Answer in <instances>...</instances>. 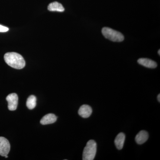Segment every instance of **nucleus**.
Returning a JSON list of instances; mask_svg holds the SVG:
<instances>
[{"label":"nucleus","mask_w":160,"mask_h":160,"mask_svg":"<svg viewBox=\"0 0 160 160\" xmlns=\"http://www.w3.org/2000/svg\"><path fill=\"white\" fill-rule=\"evenodd\" d=\"M158 53L159 54V55H160V50H159L158 51Z\"/></svg>","instance_id":"2eb2a0df"},{"label":"nucleus","mask_w":160,"mask_h":160,"mask_svg":"<svg viewBox=\"0 0 160 160\" xmlns=\"http://www.w3.org/2000/svg\"><path fill=\"white\" fill-rule=\"evenodd\" d=\"M97 145L93 140L88 141L86 147L83 150L82 159L83 160H93L94 159L97 152Z\"/></svg>","instance_id":"f03ea898"},{"label":"nucleus","mask_w":160,"mask_h":160,"mask_svg":"<svg viewBox=\"0 0 160 160\" xmlns=\"http://www.w3.org/2000/svg\"><path fill=\"white\" fill-rule=\"evenodd\" d=\"M4 60L7 65L16 69H23L26 65L22 56L17 52H7L4 55Z\"/></svg>","instance_id":"f257e3e1"},{"label":"nucleus","mask_w":160,"mask_h":160,"mask_svg":"<svg viewBox=\"0 0 160 160\" xmlns=\"http://www.w3.org/2000/svg\"><path fill=\"white\" fill-rule=\"evenodd\" d=\"M158 101L159 102H160V94H159L158 96Z\"/></svg>","instance_id":"4468645a"},{"label":"nucleus","mask_w":160,"mask_h":160,"mask_svg":"<svg viewBox=\"0 0 160 160\" xmlns=\"http://www.w3.org/2000/svg\"><path fill=\"white\" fill-rule=\"evenodd\" d=\"M57 120V117L54 114L49 113L44 116L41 121L40 123L43 125H48L55 122Z\"/></svg>","instance_id":"6e6552de"},{"label":"nucleus","mask_w":160,"mask_h":160,"mask_svg":"<svg viewBox=\"0 0 160 160\" xmlns=\"http://www.w3.org/2000/svg\"><path fill=\"white\" fill-rule=\"evenodd\" d=\"M9 28L0 25V32H4L9 31Z\"/></svg>","instance_id":"ddd939ff"},{"label":"nucleus","mask_w":160,"mask_h":160,"mask_svg":"<svg viewBox=\"0 0 160 160\" xmlns=\"http://www.w3.org/2000/svg\"><path fill=\"white\" fill-rule=\"evenodd\" d=\"M138 63L142 66L149 68H155L157 66V64L154 61L148 58H140L138 60Z\"/></svg>","instance_id":"1a4fd4ad"},{"label":"nucleus","mask_w":160,"mask_h":160,"mask_svg":"<svg viewBox=\"0 0 160 160\" xmlns=\"http://www.w3.org/2000/svg\"><path fill=\"white\" fill-rule=\"evenodd\" d=\"M10 145L9 141L4 137H0V155L5 157L9 153Z\"/></svg>","instance_id":"39448f33"},{"label":"nucleus","mask_w":160,"mask_h":160,"mask_svg":"<svg viewBox=\"0 0 160 160\" xmlns=\"http://www.w3.org/2000/svg\"><path fill=\"white\" fill-rule=\"evenodd\" d=\"M48 9L50 11H58L62 12L65 10L64 7L61 3L55 2L49 4Z\"/></svg>","instance_id":"9b49d317"},{"label":"nucleus","mask_w":160,"mask_h":160,"mask_svg":"<svg viewBox=\"0 0 160 160\" xmlns=\"http://www.w3.org/2000/svg\"><path fill=\"white\" fill-rule=\"evenodd\" d=\"M125 139L126 135L123 132H120L116 137L114 141L115 145L119 150H121L122 149Z\"/></svg>","instance_id":"9d476101"},{"label":"nucleus","mask_w":160,"mask_h":160,"mask_svg":"<svg viewBox=\"0 0 160 160\" xmlns=\"http://www.w3.org/2000/svg\"><path fill=\"white\" fill-rule=\"evenodd\" d=\"M102 33L105 38L114 42H122L124 37L122 33L108 27H104L102 29Z\"/></svg>","instance_id":"7ed1b4c3"},{"label":"nucleus","mask_w":160,"mask_h":160,"mask_svg":"<svg viewBox=\"0 0 160 160\" xmlns=\"http://www.w3.org/2000/svg\"><path fill=\"white\" fill-rule=\"evenodd\" d=\"M8 103V108L10 111H14L17 109L18 102V98L16 93H12L8 95L6 98Z\"/></svg>","instance_id":"20e7f679"},{"label":"nucleus","mask_w":160,"mask_h":160,"mask_svg":"<svg viewBox=\"0 0 160 160\" xmlns=\"http://www.w3.org/2000/svg\"><path fill=\"white\" fill-rule=\"evenodd\" d=\"M92 113V109L90 106L87 105H83L79 109L78 114L84 118H87L91 116Z\"/></svg>","instance_id":"423d86ee"},{"label":"nucleus","mask_w":160,"mask_h":160,"mask_svg":"<svg viewBox=\"0 0 160 160\" xmlns=\"http://www.w3.org/2000/svg\"><path fill=\"white\" fill-rule=\"evenodd\" d=\"M149 138V134L147 131L142 130L140 131L135 137V141L139 145L146 142Z\"/></svg>","instance_id":"0eeeda50"},{"label":"nucleus","mask_w":160,"mask_h":160,"mask_svg":"<svg viewBox=\"0 0 160 160\" xmlns=\"http://www.w3.org/2000/svg\"><path fill=\"white\" fill-rule=\"evenodd\" d=\"M37 98L34 95H31L27 99L26 106L29 109H34L36 106Z\"/></svg>","instance_id":"f8f14e48"},{"label":"nucleus","mask_w":160,"mask_h":160,"mask_svg":"<svg viewBox=\"0 0 160 160\" xmlns=\"http://www.w3.org/2000/svg\"><path fill=\"white\" fill-rule=\"evenodd\" d=\"M5 157L6 158H8V156L7 155L6 156H5Z\"/></svg>","instance_id":"dca6fc26"}]
</instances>
